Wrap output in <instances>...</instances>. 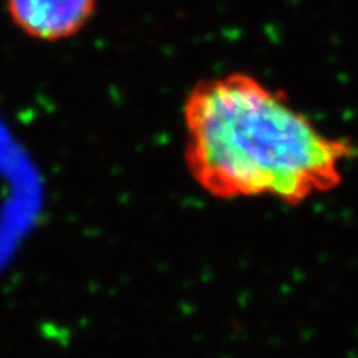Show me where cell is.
<instances>
[{
  "label": "cell",
  "instance_id": "6da1fadb",
  "mask_svg": "<svg viewBox=\"0 0 358 358\" xmlns=\"http://www.w3.org/2000/svg\"><path fill=\"white\" fill-rule=\"evenodd\" d=\"M185 127L189 173L219 198L268 194L299 203L337 186L342 163L358 155L353 143L322 133L279 90L239 71L196 83Z\"/></svg>",
  "mask_w": 358,
  "mask_h": 358
},
{
  "label": "cell",
  "instance_id": "7a4b0ae2",
  "mask_svg": "<svg viewBox=\"0 0 358 358\" xmlns=\"http://www.w3.org/2000/svg\"><path fill=\"white\" fill-rule=\"evenodd\" d=\"M96 0H7L13 24L34 38H69L83 29Z\"/></svg>",
  "mask_w": 358,
  "mask_h": 358
}]
</instances>
